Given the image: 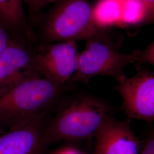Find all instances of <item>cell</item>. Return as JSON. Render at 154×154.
I'll list each match as a JSON object with an SVG mask.
<instances>
[{
	"label": "cell",
	"mask_w": 154,
	"mask_h": 154,
	"mask_svg": "<svg viewBox=\"0 0 154 154\" xmlns=\"http://www.w3.org/2000/svg\"><path fill=\"white\" fill-rule=\"evenodd\" d=\"M139 154H154V138L153 135L147 139Z\"/></svg>",
	"instance_id": "17"
},
{
	"label": "cell",
	"mask_w": 154,
	"mask_h": 154,
	"mask_svg": "<svg viewBox=\"0 0 154 154\" xmlns=\"http://www.w3.org/2000/svg\"><path fill=\"white\" fill-rule=\"evenodd\" d=\"M50 154H85L80 149L71 146H65L56 149Z\"/></svg>",
	"instance_id": "16"
},
{
	"label": "cell",
	"mask_w": 154,
	"mask_h": 154,
	"mask_svg": "<svg viewBox=\"0 0 154 154\" xmlns=\"http://www.w3.org/2000/svg\"><path fill=\"white\" fill-rule=\"evenodd\" d=\"M37 19L39 42L86 40L98 29L88 0H60Z\"/></svg>",
	"instance_id": "4"
},
{
	"label": "cell",
	"mask_w": 154,
	"mask_h": 154,
	"mask_svg": "<svg viewBox=\"0 0 154 154\" xmlns=\"http://www.w3.org/2000/svg\"><path fill=\"white\" fill-rule=\"evenodd\" d=\"M37 41L17 37L0 54V85L34 72L33 60Z\"/></svg>",
	"instance_id": "9"
},
{
	"label": "cell",
	"mask_w": 154,
	"mask_h": 154,
	"mask_svg": "<svg viewBox=\"0 0 154 154\" xmlns=\"http://www.w3.org/2000/svg\"><path fill=\"white\" fill-rule=\"evenodd\" d=\"M123 39L121 33L111 28H98L86 40L85 48L79 54L78 69L71 82L88 84L94 77L107 76L118 83L123 82L127 78L126 66H137L139 61V50L130 54L120 51Z\"/></svg>",
	"instance_id": "2"
},
{
	"label": "cell",
	"mask_w": 154,
	"mask_h": 154,
	"mask_svg": "<svg viewBox=\"0 0 154 154\" xmlns=\"http://www.w3.org/2000/svg\"><path fill=\"white\" fill-rule=\"evenodd\" d=\"M41 115L22 126L0 135V154H44L45 117Z\"/></svg>",
	"instance_id": "8"
},
{
	"label": "cell",
	"mask_w": 154,
	"mask_h": 154,
	"mask_svg": "<svg viewBox=\"0 0 154 154\" xmlns=\"http://www.w3.org/2000/svg\"><path fill=\"white\" fill-rule=\"evenodd\" d=\"M111 116L105 102L90 95H81L68 101L55 116L45 122L48 144L60 141H79L95 137Z\"/></svg>",
	"instance_id": "3"
},
{
	"label": "cell",
	"mask_w": 154,
	"mask_h": 154,
	"mask_svg": "<svg viewBox=\"0 0 154 154\" xmlns=\"http://www.w3.org/2000/svg\"><path fill=\"white\" fill-rule=\"evenodd\" d=\"M121 3L119 26H133L149 21L147 12L140 0H121Z\"/></svg>",
	"instance_id": "12"
},
{
	"label": "cell",
	"mask_w": 154,
	"mask_h": 154,
	"mask_svg": "<svg viewBox=\"0 0 154 154\" xmlns=\"http://www.w3.org/2000/svg\"><path fill=\"white\" fill-rule=\"evenodd\" d=\"M59 1L60 0H23V3L30 16L35 19L42 13L46 8L53 5Z\"/></svg>",
	"instance_id": "13"
},
{
	"label": "cell",
	"mask_w": 154,
	"mask_h": 154,
	"mask_svg": "<svg viewBox=\"0 0 154 154\" xmlns=\"http://www.w3.org/2000/svg\"><path fill=\"white\" fill-rule=\"evenodd\" d=\"M24 6L23 0H0V24L15 37L36 39Z\"/></svg>",
	"instance_id": "10"
},
{
	"label": "cell",
	"mask_w": 154,
	"mask_h": 154,
	"mask_svg": "<svg viewBox=\"0 0 154 154\" xmlns=\"http://www.w3.org/2000/svg\"><path fill=\"white\" fill-rule=\"evenodd\" d=\"M4 130L0 126V135H1V134H2L3 133H4Z\"/></svg>",
	"instance_id": "19"
},
{
	"label": "cell",
	"mask_w": 154,
	"mask_h": 154,
	"mask_svg": "<svg viewBox=\"0 0 154 154\" xmlns=\"http://www.w3.org/2000/svg\"><path fill=\"white\" fill-rule=\"evenodd\" d=\"M79 54L76 41L37 42L33 68L40 75L63 87L72 81L77 72Z\"/></svg>",
	"instance_id": "5"
},
{
	"label": "cell",
	"mask_w": 154,
	"mask_h": 154,
	"mask_svg": "<svg viewBox=\"0 0 154 154\" xmlns=\"http://www.w3.org/2000/svg\"><path fill=\"white\" fill-rule=\"evenodd\" d=\"M15 38L17 37L14 36L6 28L0 24V54Z\"/></svg>",
	"instance_id": "15"
},
{
	"label": "cell",
	"mask_w": 154,
	"mask_h": 154,
	"mask_svg": "<svg viewBox=\"0 0 154 154\" xmlns=\"http://www.w3.org/2000/svg\"><path fill=\"white\" fill-rule=\"evenodd\" d=\"M145 6L148 14V20L152 21L154 20V0H140Z\"/></svg>",
	"instance_id": "18"
},
{
	"label": "cell",
	"mask_w": 154,
	"mask_h": 154,
	"mask_svg": "<svg viewBox=\"0 0 154 154\" xmlns=\"http://www.w3.org/2000/svg\"><path fill=\"white\" fill-rule=\"evenodd\" d=\"M135 75L118 83L114 89L123 100L127 118L152 122L154 120V74L142 67Z\"/></svg>",
	"instance_id": "6"
},
{
	"label": "cell",
	"mask_w": 154,
	"mask_h": 154,
	"mask_svg": "<svg viewBox=\"0 0 154 154\" xmlns=\"http://www.w3.org/2000/svg\"><path fill=\"white\" fill-rule=\"evenodd\" d=\"M121 11V0H98L93 6V17L97 27L119 26Z\"/></svg>",
	"instance_id": "11"
},
{
	"label": "cell",
	"mask_w": 154,
	"mask_h": 154,
	"mask_svg": "<svg viewBox=\"0 0 154 154\" xmlns=\"http://www.w3.org/2000/svg\"><path fill=\"white\" fill-rule=\"evenodd\" d=\"M131 121L108 118L94 137L93 154H139L142 144L131 130Z\"/></svg>",
	"instance_id": "7"
},
{
	"label": "cell",
	"mask_w": 154,
	"mask_h": 154,
	"mask_svg": "<svg viewBox=\"0 0 154 154\" xmlns=\"http://www.w3.org/2000/svg\"><path fill=\"white\" fill-rule=\"evenodd\" d=\"M62 88L36 72L0 85V126L14 130L47 114L60 98Z\"/></svg>",
	"instance_id": "1"
},
{
	"label": "cell",
	"mask_w": 154,
	"mask_h": 154,
	"mask_svg": "<svg viewBox=\"0 0 154 154\" xmlns=\"http://www.w3.org/2000/svg\"><path fill=\"white\" fill-rule=\"evenodd\" d=\"M139 61L137 69L142 67V65L149 63L154 65V41L149 45L145 49L139 50Z\"/></svg>",
	"instance_id": "14"
}]
</instances>
